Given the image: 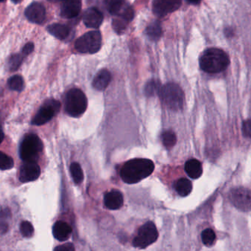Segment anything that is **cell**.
<instances>
[{"instance_id": "2", "label": "cell", "mask_w": 251, "mask_h": 251, "mask_svg": "<svg viewBox=\"0 0 251 251\" xmlns=\"http://www.w3.org/2000/svg\"><path fill=\"white\" fill-rule=\"evenodd\" d=\"M230 60L227 54L220 49L210 48L202 53L200 59V66L207 73H220L228 67Z\"/></svg>"}, {"instance_id": "28", "label": "cell", "mask_w": 251, "mask_h": 251, "mask_svg": "<svg viewBox=\"0 0 251 251\" xmlns=\"http://www.w3.org/2000/svg\"><path fill=\"white\" fill-rule=\"evenodd\" d=\"M202 243L206 246H211L215 242L216 234L214 230L211 228H206L202 232L201 234Z\"/></svg>"}, {"instance_id": "34", "label": "cell", "mask_w": 251, "mask_h": 251, "mask_svg": "<svg viewBox=\"0 0 251 251\" xmlns=\"http://www.w3.org/2000/svg\"><path fill=\"white\" fill-rule=\"evenodd\" d=\"M4 137H5V135H4L2 128L0 127V144L3 142Z\"/></svg>"}, {"instance_id": "9", "label": "cell", "mask_w": 251, "mask_h": 251, "mask_svg": "<svg viewBox=\"0 0 251 251\" xmlns=\"http://www.w3.org/2000/svg\"><path fill=\"white\" fill-rule=\"evenodd\" d=\"M251 191L245 187H237L232 189L229 199L233 205L240 211H249L251 210Z\"/></svg>"}, {"instance_id": "7", "label": "cell", "mask_w": 251, "mask_h": 251, "mask_svg": "<svg viewBox=\"0 0 251 251\" xmlns=\"http://www.w3.org/2000/svg\"><path fill=\"white\" fill-rule=\"evenodd\" d=\"M158 238V231L156 226L152 222L149 221L139 227L137 235L133 241L134 248L145 249L156 242Z\"/></svg>"}, {"instance_id": "6", "label": "cell", "mask_w": 251, "mask_h": 251, "mask_svg": "<svg viewBox=\"0 0 251 251\" xmlns=\"http://www.w3.org/2000/svg\"><path fill=\"white\" fill-rule=\"evenodd\" d=\"M102 36L98 30L88 32L80 36L75 44V48L81 53L95 54L100 50Z\"/></svg>"}, {"instance_id": "13", "label": "cell", "mask_w": 251, "mask_h": 251, "mask_svg": "<svg viewBox=\"0 0 251 251\" xmlns=\"http://www.w3.org/2000/svg\"><path fill=\"white\" fill-rule=\"evenodd\" d=\"M61 16L63 18L73 19L81 11V0H62Z\"/></svg>"}, {"instance_id": "26", "label": "cell", "mask_w": 251, "mask_h": 251, "mask_svg": "<svg viewBox=\"0 0 251 251\" xmlns=\"http://www.w3.org/2000/svg\"><path fill=\"white\" fill-rule=\"evenodd\" d=\"M24 56L20 54H14L10 57L8 61V69L9 71L15 72L20 68Z\"/></svg>"}, {"instance_id": "15", "label": "cell", "mask_w": 251, "mask_h": 251, "mask_svg": "<svg viewBox=\"0 0 251 251\" xmlns=\"http://www.w3.org/2000/svg\"><path fill=\"white\" fill-rule=\"evenodd\" d=\"M124 199L123 195L119 190L113 189L104 197V204L110 210H117L123 206Z\"/></svg>"}, {"instance_id": "10", "label": "cell", "mask_w": 251, "mask_h": 251, "mask_svg": "<svg viewBox=\"0 0 251 251\" xmlns=\"http://www.w3.org/2000/svg\"><path fill=\"white\" fill-rule=\"evenodd\" d=\"M181 5V0H154L152 11L158 17H165L174 12Z\"/></svg>"}, {"instance_id": "4", "label": "cell", "mask_w": 251, "mask_h": 251, "mask_svg": "<svg viewBox=\"0 0 251 251\" xmlns=\"http://www.w3.org/2000/svg\"><path fill=\"white\" fill-rule=\"evenodd\" d=\"M88 100L85 94L79 89H73L67 92L65 98L66 112L73 117H78L87 109Z\"/></svg>"}, {"instance_id": "18", "label": "cell", "mask_w": 251, "mask_h": 251, "mask_svg": "<svg viewBox=\"0 0 251 251\" xmlns=\"http://www.w3.org/2000/svg\"><path fill=\"white\" fill-rule=\"evenodd\" d=\"M185 171L191 178H199L202 174V167L201 161L197 159H190L186 161Z\"/></svg>"}, {"instance_id": "1", "label": "cell", "mask_w": 251, "mask_h": 251, "mask_svg": "<svg viewBox=\"0 0 251 251\" xmlns=\"http://www.w3.org/2000/svg\"><path fill=\"white\" fill-rule=\"evenodd\" d=\"M155 165L147 158H134L127 161L122 167L120 176L128 184L139 183L153 173Z\"/></svg>"}, {"instance_id": "16", "label": "cell", "mask_w": 251, "mask_h": 251, "mask_svg": "<svg viewBox=\"0 0 251 251\" xmlns=\"http://www.w3.org/2000/svg\"><path fill=\"white\" fill-rule=\"evenodd\" d=\"M53 236L60 242H64L71 236L73 229L71 226L64 221H57L53 226Z\"/></svg>"}, {"instance_id": "36", "label": "cell", "mask_w": 251, "mask_h": 251, "mask_svg": "<svg viewBox=\"0 0 251 251\" xmlns=\"http://www.w3.org/2000/svg\"><path fill=\"white\" fill-rule=\"evenodd\" d=\"M11 1L15 4H19L23 2V0H11Z\"/></svg>"}, {"instance_id": "12", "label": "cell", "mask_w": 251, "mask_h": 251, "mask_svg": "<svg viewBox=\"0 0 251 251\" xmlns=\"http://www.w3.org/2000/svg\"><path fill=\"white\" fill-rule=\"evenodd\" d=\"M25 15L30 23L40 25L46 20V10L42 4L33 2L26 8Z\"/></svg>"}, {"instance_id": "24", "label": "cell", "mask_w": 251, "mask_h": 251, "mask_svg": "<svg viewBox=\"0 0 251 251\" xmlns=\"http://www.w3.org/2000/svg\"><path fill=\"white\" fill-rule=\"evenodd\" d=\"M70 173H71L72 177H73L75 183H77V184L82 183L83 178H84V176H83V170H82L81 167L78 163L74 162L71 164V166H70Z\"/></svg>"}, {"instance_id": "17", "label": "cell", "mask_w": 251, "mask_h": 251, "mask_svg": "<svg viewBox=\"0 0 251 251\" xmlns=\"http://www.w3.org/2000/svg\"><path fill=\"white\" fill-rule=\"evenodd\" d=\"M111 81V74L108 70H102L98 72L92 82V86L98 91H103L108 87Z\"/></svg>"}, {"instance_id": "35", "label": "cell", "mask_w": 251, "mask_h": 251, "mask_svg": "<svg viewBox=\"0 0 251 251\" xmlns=\"http://www.w3.org/2000/svg\"><path fill=\"white\" fill-rule=\"evenodd\" d=\"M187 1L194 5H198L201 2V0H187Z\"/></svg>"}, {"instance_id": "38", "label": "cell", "mask_w": 251, "mask_h": 251, "mask_svg": "<svg viewBox=\"0 0 251 251\" xmlns=\"http://www.w3.org/2000/svg\"><path fill=\"white\" fill-rule=\"evenodd\" d=\"M4 1H5V0H0V2H4Z\"/></svg>"}, {"instance_id": "29", "label": "cell", "mask_w": 251, "mask_h": 251, "mask_svg": "<svg viewBox=\"0 0 251 251\" xmlns=\"http://www.w3.org/2000/svg\"><path fill=\"white\" fill-rule=\"evenodd\" d=\"M160 89L159 83L157 80H151L145 86V94L149 97L154 96L159 93Z\"/></svg>"}, {"instance_id": "25", "label": "cell", "mask_w": 251, "mask_h": 251, "mask_svg": "<svg viewBox=\"0 0 251 251\" xmlns=\"http://www.w3.org/2000/svg\"><path fill=\"white\" fill-rule=\"evenodd\" d=\"M8 86L11 90L18 92H22L24 89V80L22 76L14 75L8 80Z\"/></svg>"}, {"instance_id": "20", "label": "cell", "mask_w": 251, "mask_h": 251, "mask_svg": "<svg viewBox=\"0 0 251 251\" xmlns=\"http://www.w3.org/2000/svg\"><path fill=\"white\" fill-rule=\"evenodd\" d=\"M176 189L180 196H188L192 190V182L187 178L182 177L176 182Z\"/></svg>"}, {"instance_id": "22", "label": "cell", "mask_w": 251, "mask_h": 251, "mask_svg": "<svg viewBox=\"0 0 251 251\" xmlns=\"http://www.w3.org/2000/svg\"><path fill=\"white\" fill-rule=\"evenodd\" d=\"M106 6L108 12L111 15L117 16L123 11L126 4L123 0H108Z\"/></svg>"}, {"instance_id": "5", "label": "cell", "mask_w": 251, "mask_h": 251, "mask_svg": "<svg viewBox=\"0 0 251 251\" xmlns=\"http://www.w3.org/2000/svg\"><path fill=\"white\" fill-rule=\"evenodd\" d=\"M42 142L37 135L30 133L27 135L22 142L20 155L24 161H36L42 152Z\"/></svg>"}, {"instance_id": "33", "label": "cell", "mask_w": 251, "mask_h": 251, "mask_svg": "<svg viewBox=\"0 0 251 251\" xmlns=\"http://www.w3.org/2000/svg\"><path fill=\"white\" fill-rule=\"evenodd\" d=\"M55 251H74V245L72 243H67L55 248Z\"/></svg>"}, {"instance_id": "31", "label": "cell", "mask_w": 251, "mask_h": 251, "mask_svg": "<svg viewBox=\"0 0 251 251\" xmlns=\"http://www.w3.org/2000/svg\"><path fill=\"white\" fill-rule=\"evenodd\" d=\"M251 121H250V120L244 122L243 126H242V133H243V136L245 138H248V139L251 138Z\"/></svg>"}, {"instance_id": "8", "label": "cell", "mask_w": 251, "mask_h": 251, "mask_svg": "<svg viewBox=\"0 0 251 251\" xmlns=\"http://www.w3.org/2000/svg\"><path fill=\"white\" fill-rule=\"evenodd\" d=\"M61 103L55 100H49L39 110L34 118L32 120V124L34 126H42L50 121L56 113L59 111Z\"/></svg>"}, {"instance_id": "14", "label": "cell", "mask_w": 251, "mask_h": 251, "mask_svg": "<svg viewBox=\"0 0 251 251\" xmlns=\"http://www.w3.org/2000/svg\"><path fill=\"white\" fill-rule=\"evenodd\" d=\"M83 21L89 28H98L103 21V15L98 8H90L83 14Z\"/></svg>"}, {"instance_id": "3", "label": "cell", "mask_w": 251, "mask_h": 251, "mask_svg": "<svg viewBox=\"0 0 251 251\" xmlns=\"http://www.w3.org/2000/svg\"><path fill=\"white\" fill-rule=\"evenodd\" d=\"M160 98L163 104L172 111H180L184 103V94L181 88L176 83L164 85L159 91Z\"/></svg>"}, {"instance_id": "19", "label": "cell", "mask_w": 251, "mask_h": 251, "mask_svg": "<svg viewBox=\"0 0 251 251\" xmlns=\"http://www.w3.org/2000/svg\"><path fill=\"white\" fill-rule=\"evenodd\" d=\"M48 31L49 32L50 34L52 35L56 39H59V40H64L70 35V29L66 25L55 23V24H52L48 26Z\"/></svg>"}, {"instance_id": "21", "label": "cell", "mask_w": 251, "mask_h": 251, "mask_svg": "<svg viewBox=\"0 0 251 251\" xmlns=\"http://www.w3.org/2000/svg\"><path fill=\"white\" fill-rule=\"evenodd\" d=\"M145 32L151 40H158L162 35V27H161V23L158 21L153 22L147 27Z\"/></svg>"}, {"instance_id": "27", "label": "cell", "mask_w": 251, "mask_h": 251, "mask_svg": "<svg viewBox=\"0 0 251 251\" xmlns=\"http://www.w3.org/2000/svg\"><path fill=\"white\" fill-rule=\"evenodd\" d=\"M14 166L13 158L5 152L0 151V170H11Z\"/></svg>"}, {"instance_id": "37", "label": "cell", "mask_w": 251, "mask_h": 251, "mask_svg": "<svg viewBox=\"0 0 251 251\" xmlns=\"http://www.w3.org/2000/svg\"><path fill=\"white\" fill-rule=\"evenodd\" d=\"M48 1L51 2H59V1H62V0H48Z\"/></svg>"}, {"instance_id": "30", "label": "cell", "mask_w": 251, "mask_h": 251, "mask_svg": "<svg viewBox=\"0 0 251 251\" xmlns=\"http://www.w3.org/2000/svg\"><path fill=\"white\" fill-rule=\"evenodd\" d=\"M20 231L24 237H31L34 233V228L30 222L23 221L20 225Z\"/></svg>"}, {"instance_id": "32", "label": "cell", "mask_w": 251, "mask_h": 251, "mask_svg": "<svg viewBox=\"0 0 251 251\" xmlns=\"http://www.w3.org/2000/svg\"><path fill=\"white\" fill-rule=\"evenodd\" d=\"M34 45L32 42H29V43L26 44L25 45L24 48L23 49V55L24 57L27 56V55L31 54L32 52L34 50Z\"/></svg>"}, {"instance_id": "23", "label": "cell", "mask_w": 251, "mask_h": 251, "mask_svg": "<svg viewBox=\"0 0 251 251\" xmlns=\"http://www.w3.org/2000/svg\"><path fill=\"white\" fill-rule=\"evenodd\" d=\"M161 141L167 149L170 150L176 145L177 137L176 133L172 130H167L161 134Z\"/></svg>"}, {"instance_id": "11", "label": "cell", "mask_w": 251, "mask_h": 251, "mask_svg": "<svg viewBox=\"0 0 251 251\" xmlns=\"http://www.w3.org/2000/svg\"><path fill=\"white\" fill-rule=\"evenodd\" d=\"M40 174V167L36 161H25L20 168L19 177L23 183H28L39 178Z\"/></svg>"}]
</instances>
